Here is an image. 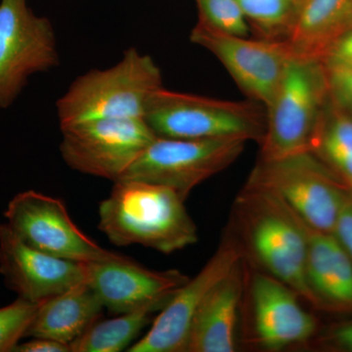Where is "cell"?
I'll return each instance as SVG.
<instances>
[{"label": "cell", "instance_id": "6da1fadb", "mask_svg": "<svg viewBox=\"0 0 352 352\" xmlns=\"http://www.w3.org/2000/svg\"><path fill=\"white\" fill-rule=\"evenodd\" d=\"M230 226L245 256L319 308L307 278V224L280 197L245 183L234 201Z\"/></svg>", "mask_w": 352, "mask_h": 352}, {"label": "cell", "instance_id": "7a4b0ae2", "mask_svg": "<svg viewBox=\"0 0 352 352\" xmlns=\"http://www.w3.org/2000/svg\"><path fill=\"white\" fill-rule=\"evenodd\" d=\"M99 206L100 231L120 247L141 245L164 254L198 242V228L175 190L141 180L113 182Z\"/></svg>", "mask_w": 352, "mask_h": 352}, {"label": "cell", "instance_id": "3957f363", "mask_svg": "<svg viewBox=\"0 0 352 352\" xmlns=\"http://www.w3.org/2000/svg\"><path fill=\"white\" fill-rule=\"evenodd\" d=\"M163 87L151 57L135 48L119 63L78 76L57 101L61 129L97 120L144 119L150 97Z\"/></svg>", "mask_w": 352, "mask_h": 352}, {"label": "cell", "instance_id": "277c9868", "mask_svg": "<svg viewBox=\"0 0 352 352\" xmlns=\"http://www.w3.org/2000/svg\"><path fill=\"white\" fill-rule=\"evenodd\" d=\"M266 108L258 102L230 101L161 87L153 94L144 120L159 138H241L263 142Z\"/></svg>", "mask_w": 352, "mask_h": 352}, {"label": "cell", "instance_id": "5b68a950", "mask_svg": "<svg viewBox=\"0 0 352 352\" xmlns=\"http://www.w3.org/2000/svg\"><path fill=\"white\" fill-rule=\"evenodd\" d=\"M329 91L327 71L318 58L292 55L266 107V131L259 159L311 152Z\"/></svg>", "mask_w": 352, "mask_h": 352}, {"label": "cell", "instance_id": "8992f818", "mask_svg": "<svg viewBox=\"0 0 352 352\" xmlns=\"http://www.w3.org/2000/svg\"><path fill=\"white\" fill-rule=\"evenodd\" d=\"M247 184L276 194L311 228L335 232L347 194L312 152L261 160Z\"/></svg>", "mask_w": 352, "mask_h": 352}, {"label": "cell", "instance_id": "52a82bcc", "mask_svg": "<svg viewBox=\"0 0 352 352\" xmlns=\"http://www.w3.org/2000/svg\"><path fill=\"white\" fill-rule=\"evenodd\" d=\"M247 142L241 138L179 139L157 136L122 179L164 185L175 190L186 201L198 185L235 163L244 152Z\"/></svg>", "mask_w": 352, "mask_h": 352}, {"label": "cell", "instance_id": "ba28073f", "mask_svg": "<svg viewBox=\"0 0 352 352\" xmlns=\"http://www.w3.org/2000/svg\"><path fill=\"white\" fill-rule=\"evenodd\" d=\"M59 64L50 21L39 17L27 0L0 2V111L12 105L30 76Z\"/></svg>", "mask_w": 352, "mask_h": 352}, {"label": "cell", "instance_id": "9c48e42d", "mask_svg": "<svg viewBox=\"0 0 352 352\" xmlns=\"http://www.w3.org/2000/svg\"><path fill=\"white\" fill-rule=\"evenodd\" d=\"M65 163L85 175L122 179L156 134L144 119L97 120L61 129Z\"/></svg>", "mask_w": 352, "mask_h": 352}, {"label": "cell", "instance_id": "30bf717a", "mask_svg": "<svg viewBox=\"0 0 352 352\" xmlns=\"http://www.w3.org/2000/svg\"><path fill=\"white\" fill-rule=\"evenodd\" d=\"M6 224L25 244L56 258L89 263L115 258L76 226L60 199L34 190L9 201Z\"/></svg>", "mask_w": 352, "mask_h": 352}, {"label": "cell", "instance_id": "8fae6325", "mask_svg": "<svg viewBox=\"0 0 352 352\" xmlns=\"http://www.w3.org/2000/svg\"><path fill=\"white\" fill-rule=\"evenodd\" d=\"M244 250L229 224L217 251L200 272L180 287L153 321L144 337L126 349L129 352L186 351L190 329L201 302L210 289L244 258Z\"/></svg>", "mask_w": 352, "mask_h": 352}, {"label": "cell", "instance_id": "7c38bea8", "mask_svg": "<svg viewBox=\"0 0 352 352\" xmlns=\"http://www.w3.org/2000/svg\"><path fill=\"white\" fill-rule=\"evenodd\" d=\"M190 41L212 53L250 100L265 108L293 55L287 41L233 36L200 20L192 30Z\"/></svg>", "mask_w": 352, "mask_h": 352}, {"label": "cell", "instance_id": "4fadbf2b", "mask_svg": "<svg viewBox=\"0 0 352 352\" xmlns=\"http://www.w3.org/2000/svg\"><path fill=\"white\" fill-rule=\"evenodd\" d=\"M250 307L245 342L264 351H283L309 342L316 319L300 303V296L277 278L261 270L245 271Z\"/></svg>", "mask_w": 352, "mask_h": 352}, {"label": "cell", "instance_id": "5bb4252c", "mask_svg": "<svg viewBox=\"0 0 352 352\" xmlns=\"http://www.w3.org/2000/svg\"><path fill=\"white\" fill-rule=\"evenodd\" d=\"M0 274L18 298L34 303L87 283L85 263L34 249L6 223L0 224Z\"/></svg>", "mask_w": 352, "mask_h": 352}, {"label": "cell", "instance_id": "9a60e30c", "mask_svg": "<svg viewBox=\"0 0 352 352\" xmlns=\"http://www.w3.org/2000/svg\"><path fill=\"white\" fill-rule=\"evenodd\" d=\"M87 282L104 307L119 315L139 308L166 303L189 280L182 271L148 270L117 254L105 261L85 263Z\"/></svg>", "mask_w": 352, "mask_h": 352}, {"label": "cell", "instance_id": "2e32d148", "mask_svg": "<svg viewBox=\"0 0 352 352\" xmlns=\"http://www.w3.org/2000/svg\"><path fill=\"white\" fill-rule=\"evenodd\" d=\"M245 258L210 289L190 329L188 352H233L245 285Z\"/></svg>", "mask_w": 352, "mask_h": 352}, {"label": "cell", "instance_id": "e0dca14e", "mask_svg": "<svg viewBox=\"0 0 352 352\" xmlns=\"http://www.w3.org/2000/svg\"><path fill=\"white\" fill-rule=\"evenodd\" d=\"M307 278L319 308L352 312V259L335 234L308 227Z\"/></svg>", "mask_w": 352, "mask_h": 352}, {"label": "cell", "instance_id": "ac0fdd59", "mask_svg": "<svg viewBox=\"0 0 352 352\" xmlns=\"http://www.w3.org/2000/svg\"><path fill=\"white\" fill-rule=\"evenodd\" d=\"M104 305L83 283L39 303L25 338H45L69 344L100 320Z\"/></svg>", "mask_w": 352, "mask_h": 352}, {"label": "cell", "instance_id": "d6986e66", "mask_svg": "<svg viewBox=\"0 0 352 352\" xmlns=\"http://www.w3.org/2000/svg\"><path fill=\"white\" fill-rule=\"evenodd\" d=\"M352 0H296L287 43L296 56L320 58L333 39L349 28Z\"/></svg>", "mask_w": 352, "mask_h": 352}, {"label": "cell", "instance_id": "ffe728a7", "mask_svg": "<svg viewBox=\"0 0 352 352\" xmlns=\"http://www.w3.org/2000/svg\"><path fill=\"white\" fill-rule=\"evenodd\" d=\"M166 303H155L115 318L97 321L71 344L72 352H120L131 346Z\"/></svg>", "mask_w": 352, "mask_h": 352}, {"label": "cell", "instance_id": "44dd1931", "mask_svg": "<svg viewBox=\"0 0 352 352\" xmlns=\"http://www.w3.org/2000/svg\"><path fill=\"white\" fill-rule=\"evenodd\" d=\"M312 153L323 157L352 186V117L335 113L321 118Z\"/></svg>", "mask_w": 352, "mask_h": 352}, {"label": "cell", "instance_id": "7402d4cb", "mask_svg": "<svg viewBox=\"0 0 352 352\" xmlns=\"http://www.w3.org/2000/svg\"><path fill=\"white\" fill-rule=\"evenodd\" d=\"M256 38L287 41L295 19L296 0H237Z\"/></svg>", "mask_w": 352, "mask_h": 352}, {"label": "cell", "instance_id": "603a6c76", "mask_svg": "<svg viewBox=\"0 0 352 352\" xmlns=\"http://www.w3.org/2000/svg\"><path fill=\"white\" fill-rule=\"evenodd\" d=\"M199 20L217 31L250 36L251 28L237 0H196Z\"/></svg>", "mask_w": 352, "mask_h": 352}, {"label": "cell", "instance_id": "cb8c5ba5", "mask_svg": "<svg viewBox=\"0 0 352 352\" xmlns=\"http://www.w3.org/2000/svg\"><path fill=\"white\" fill-rule=\"evenodd\" d=\"M38 305L18 298L0 308V352H13L14 347L25 338Z\"/></svg>", "mask_w": 352, "mask_h": 352}, {"label": "cell", "instance_id": "d4e9b609", "mask_svg": "<svg viewBox=\"0 0 352 352\" xmlns=\"http://www.w3.org/2000/svg\"><path fill=\"white\" fill-rule=\"evenodd\" d=\"M319 60L329 73L352 72V27L333 39Z\"/></svg>", "mask_w": 352, "mask_h": 352}, {"label": "cell", "instance_id": "484cf974", "mask_svg": "<svg viewBox=\"0 0 352 352\" xmlns=\"http://www.w3.org/2000/svg\"><path fill=\"white\" fill-rule=\"evenodd\" d=\"M329 88L336 100L352 111V72H327Z\"/></svg>", "mask_w": 352, "mask_h": 352}, {"label": "cell", "instance_id": "4316f807", "mask_svg": "<svg viewBox=\"0 0 352 352\" xmlns=\"http://www.w3.org/2000/svg\"><path fill=\"white\" fill-rule=\"evenodd\" d=\"M333 234L352 259V198L349 195L340 210Z\"/></svg>", "mask_w": 352, "mask_h": 352}, {"label": "cell", "instance_id": "83f0119b", "mask_svg": "<svg viewBox=\"0 0 352 352\" xmlns=\"http://www.w3.org/2000/svg\"><path fill=\"white\" fill-rule=\"evenodd\" d=\"M13 352H72L69 344H62L45 338H32L31 340L19 342Z\"/></svg>", "mask_w": 352, "mask_h": 352}, {"label": "cell", "instance_id": "f1b7e54d", "mask_svg": "<svg viewBox=\"0 0 352 352\" xmlns=\"http://www.w3.org/2000/svg\"><path fill=\"white\" fill-rule=\"evenodd\" d=\"M326 342L335 349L352 351V321L337 326L328 333Z\"/></svg>", "mask_w": 352, "mask_h": 352}, {"label": "cell", "instance_id": "f546056e", "mask_svg": "<svg viewBox=\"0 0 352 352\" xmlns=\"http://www.w3.org/2000/svg\"><path fill=\"white\" fill-rule=\"evenodd\" d=\"M351 27H352V10H351V19H349V28H351ZM349 28H347V29H349Z\"/></svg>", "mask_w": 352, "mask_h": 352}]
</instances>
